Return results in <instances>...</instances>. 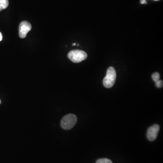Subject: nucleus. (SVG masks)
Returning <instances> with one entry per match:
<instances>
[{
  "instance_id": "f8f14e48",
  "label": "nucleus",
  "mask_w": 163,
  "mask_h": 163,
  "mask_svg": "<svg viewBox=\"0 0 163 163\" xmlns=\"http://www.w3.org/2000/svg\"><path fill=\"white\" fill-rule=\"evenodd\" d=\"M75 45H76L75 43H73V44H72V46H75Z\"/></svg>"
},
{
  "instance_id": "6e6552de",
  "label": "nucleus",
  "mask_w": 163,
  "mask_h": 163,
  "mask_svg": "<svg viewBox=\"0 0 163 163\" xmlns=\"http://www.w3.org/2000/svg\"><path fill=\"white\" fill-rule=\"evenodd\" d=\"M96 163H113V162L109 159L103 158V159H99L96 161Z\"/></svg>"
},
{
  "instance_id": "1a4fd4ad",
  "label": "nucleus",
  "mask_w": 163,
  "mask_h": 163,
  "mask_svg": "<svg viewBox=\"0 0 163 163\" xmlns=\"http://www.w3.org/2000/svg\"><path fill=\"white\" fill-rule=\"evenodd\" d=\"M163 81L159 80L156 82V86L157 88H161L163 87Z\"/></svg>"
},
{
  "instance_id": "9b49d317",
  "label": "nucleus",
  "mask_w": 163,
  "mask_h": 163,
  "mask_svg": "<svg viewBox=\"0 0 163 163\" xmlns=\"http://www.w3.org/2000/svg\"><path fill=\"white\" fill-rule=\"evenodd\" d=\"M2 39V35L1 33L0 32V41H1Z\"/></svg>"
},
{
  "instance_id": "ddd939ff",
  "label": "nucleus",
  "mask_w": 163,
  "mask_h": 163,
  "mask_svg": "<svg viewBox=\"0 0 163 163\" xmlns=\"http://www.w3.org/2000/svg\"><path fill=\"white\" fill-rule=\"evenodd\" d=\"M155 1H159V0H154Z\"/></svg>"
},
{
  "instance_id": "f257e3e1",
  "label": "nucleus",
  "mask_w": 163,
  "mask_h": 163,
  "mask_svg": "<svg viewBox=\"0 0 163 163\" xmlns=\"http://www.w3.org/2000/svg\"><path fill=\"white\" fill-rule=\"evenodd\" d=\"M116 77L117 74L115 68L113 67L109 68L106 72V76L103 79V85L108 88H112L115 83Z\"/></svg>"
},
{
  "instance_id": "0eeeda50",
  "label": "nucleus",
  "mask_w": 163,
  "mask_h": 163,
  "mask_svg": "<svg viewBox=\"0 0 163 163\" xmlns=\"http://www.w3.org/2000/svg\"><path fill=\"white\" fill-rule=\"evenodd\" d=\"M152 78L154 82L156 83V82L158 81L160 79V75L159 73L157 72L154 73L152 75Z\"/></svg>"
},
{
  "instance_id": "39448f33",
  "label": "nucleus",
  "mask_w": 163,
  "mask_h": 163,
  "mask_svg": "<svg viewBox=\"0 0 163 163\" xmlns=\"http://www.w3.org/2000/svg\"><path fill=\"white\" fill-rule=\"evenodd\" d=\"M31 25L26 21H23L20 24L19 27V36L21 38H25L27 33L31 30Z\"/></svg>"
},
{
  "instance_id": "423d86ee",
  "label": "nucleus",
  "mask_w": 163,
  "mask_h": 163,
  "mask_svg": "<svg viewBox=\"0 0 163 163\" xmlns=\"http://www.w3.org/2000/svg\"><path fill=\"white\" fill-rule=\"evenodd\" d=\"M8 5V0H0V12L6 9Z\"/></svg>"
},
{
  "instance_id": "9d476101",
  "label": "nucleus",
  "mask_w": 163,
  "mask_h": 163,
  "mask_svg": "<svg viewBox=\"0 0 163 163\" xmlns=\"http://www.w3.org/2000/svg\"><path fill=\"white\" fill-rule=\"evenodd\" d=\"M140 3L143 4H146L147 1L146 0H141L140 1Z\"/></svg>"
},
{
  "instance_id": "4468645a",
  "label": "nucleus",
  "mask_w": 163,
  "mask_h": 163,
  "mask_svg": "<svg viewBox=\"0 0 163 163\" xmlns=\"http://www.w3.org/2000/svg\"><path fill=\"white\" fill-rule=\"evenodd\" d=\"M1 104V101L0 100V104Z\"/></svg>"
},
{
  "instance_id": "f03ea898",
  "label": "nucleus",
  "mask_w": 163,
  "mask_h": 163,
  "mask_svg": "<svg viewBox=\"0 0 163 163\" xmlns=\"http://www.w3.org/2000/svg\"><path fill=\"white\" fill-rule=\"evenodd\" d=\"M77 121V117L75 115L73 114L67 115L61 120V127L64 130H68L75 126Z\"/></svg>"
},
{
  "instance_id": "7ed1b4c3",
  "label": "nucleus",
  "mask_w": 163,
  "mask_h": 163,
  "mask_svg": "<svg viewBox=\"0 0 163 163\" xmlns=\"http://www.w3.org/2000/svg\"><path fill=\"white\" fill-rule=\"evenodd\" d=\"M68 57L73 63H79L87 59L88 55L85 52L80 50H73L68 53Z\"/></svg>"
},
{
  "instance_id": "20e7f679",
  "label": "nucleus",
  "mask_w": 163,
  "mask_h": 163,
  "mask_svg": "<svg viewBox=\"0 0 163 163\" xmlns=\"http://www.w3.org/2000/svg\"><path fill=\"white\" fill-rule=\"evenodd\" d=\"M160 130V126L157 124L151 126L148 130L147 137L151 142H153L157 138L158 133Z\"/></svg>"
}]
</instances>
